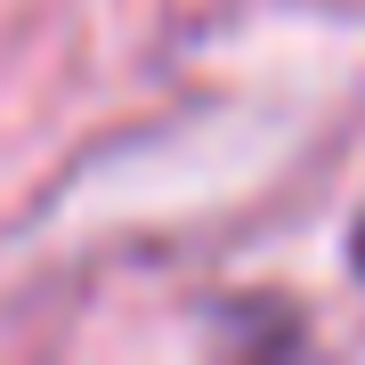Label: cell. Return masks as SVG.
<instances>
[{
	"mask_svg": "<svg viewBox=\"0 0 365 365\" xmlns=\"http://www.w3.org/2000/svg\"><path fill=\"white\" fill-rule=\"evenodd\" d=\"M357 276H365V235H357Z\"/></svg>",
	"mask_w": 365,
	"mask_h": 365,
	"instance_id": "obj_1",
	"label": "cell"
}]
</instances>
